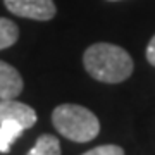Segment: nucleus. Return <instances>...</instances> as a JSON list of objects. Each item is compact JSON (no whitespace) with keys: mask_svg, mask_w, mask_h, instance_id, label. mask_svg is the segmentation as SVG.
<instances>
[{"mask_svg":"<svg viewBox=\"0 0 155 155\" xmlns=\"http://www.w3.org/2000/svg\"><path fill=\"white\" fill-rule=\"evenodd\" d=\"M24 127L16 121H4L0 122V152L9 153L12 143L22 134Z\"/></svg>","mask_w":155,"mask_h":155,"instance_id":"423d86ee","label":"nucleus"},{"mask_svg":"<svg viewBox=\"0 0 155 155\" xmlns=\"http://www.w3.org/2000/svg\"><path fill=\"white\" fill-rule=\"evenodd\" d=\"M12 14L35 21H48L57 14L54 0H4Z\"/></svg>","mask_w":155,"mask_h":155,"instance_id":"7ed1b4c3","label":"nucleus"},{"mask_svg":"<svg viewBox=\"0 0 155 155\" xmlns=\"http://www.w3.org/2000/svg\"><path fill=\"white\" fill-rule=\"evenodd\" d=\"M26 155H61V143L54 134H41Z\"/></svg>","mask_w":155,"mask_h":155,"instance_id":"0eeeda50","label":"nucleus"},{"mask_svg":"<svg viewBox=\"0 0 155 155\" xmlns=\"http://www.w3.org/2000/svg\"><path fill=\"white\" fill-rule=\"evenodd\" d=\"M83 155H124V150L117 145H100L84 152Z\"/></svg>","mask_w":155,"mask_h":155,"instance_id":"1a4fd4ad","label":"nucleus"},{"mask_svg":"<svg viewBox=\"0 0 155 155\" xmlns=\"http://www.w3.org/2000/svg\"><path fill=\"white\" fill-rule=\"evenodd\" d=\"M22 78L14 66L0 61V100L16 98L22 91Z\"/></svg>","mask_w":155,"mask_h":155,"instance_id":"39448f33","label":"nucleus"},{"mask_svg":"<svg viewBox=\"0 0 155 155\" xmlns=\"http://www.w3.org/2000/svg\"><path fill=\"white\" fill-rule=\"evenodd\" d=\"M4 121H16L24 129L35 126L36 122V112L29 105L17 102V100H0V122Z\"/></svg>","mask_w":155,"mask_h":155,"instance_id":"20e7f679","label":"nucleus"},{"mask_svg":"<svg viewBox=\"0 0 155 155\" xmlns=\"http://www.w3.org/2000/svg\"><path fill=\"white\" fill-rule=\"evenodd\" d=\"M147 59H148V62L152 66H155V35L153 38L150 40L148 47H147Z\"/></svg>","mask_w":155,"mask_h":155,"instance_id":"9d476101","label":"nucleus"},{"mask_svg":"<svg viewBox=\"0 0 155 155\" xmlns=\"http://www.w3.org/2000/svg\"><path fill=\"white\" fill-rule=\"evenodd\" d=\"M52 122L64 138L76 143L91 141L100 133V122L97 116L86 107L76 104H62L55 107L52 112Z\"/></svg>","mask_w":155,"mask_h":155,"instance_id":"f03ea898","label":"nucleus"},{"mask_svg":"<svg viewBox=\"0 0 155 155\" xmlns=\"http://www.w3.org/2000/svg\"><path fill=\"white\" fill-rule=\"evenodd\" d=\"M84 69L91 78L102 83H122L133 72V59L119 45L93 43L83 55Z\"/></svg>","mask_w":155,"mask_h":155,"instance_id":"f257e3e1","label":"nucleus"},{"mask_svg":"<svg viewBox=\"0 0 155 155\" xmlns=\"http://www.w3.org/2000/svg\"><path fill=\"white\" fill-rule=\"evenodd\" d=\"M112 2H114V0H112Z\"/></svg>","mask_w":155,"mask_h":155,"instance_id":"9b49d317","label":"nucleus"},{"mask_svg":"<svg viewBox=\"0 0 155 155\" xmlns=\"http://www.w3.org/2000/svg\"><path fill=\"white\" fill-rule=\"evenodd\" d=\"M17 38H19V28L16 26V22L7 17H0V50L12 47Z\"/></svg>","mask_w":155,"mask_h":155,"instance_id":"6e6552de","label":"nucleus"}]
</instances>
